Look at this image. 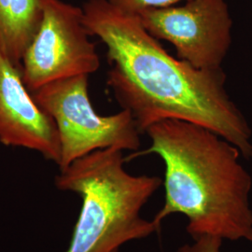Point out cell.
Instances as JSON below:
<instances>
[{
  "instance_id": "cell-5",
  "label": "cell",
  "mask_w": 252,
  "mask_h": 252,
  "mask_svg": "<svg viewBox=\"0 0 252 252\" xmlns=\"http://www.w3.org/2000/svg\"><path fill=\"white\" fill-rule=\"evenodd\" d=\"M90 36L82 8L62 0H43L40 26L21 63L28 91L33 93L53 81L97 71L99 56Z\"/></svg>"
},
{
  "instance_id": "cell-4",
  "label": "cell",
  "mask_w": 252,
  "mask_h": 252,
  "mask_svg": "<svg viewBox=\"0 0 252 252\" xmlns=\"http://www.w3.org/2000/svg\"><path fill=\"white\" fill-rule=\"evenodd\" d=\"M88 81L89 75H78L31 93L57 126L61 145L59 170L97 150L113 148L125 152L140 147L141 133L131 112L123 109L109 116L96 113L89 98Z\"/></svg>"
},
{
  "instance_id": "cell-7",
  "label": "cell",
  "mask_w": 252,
  "mask_h": 252,
  "mask_svg": "<svg viewBox=\"0 0 252 252\" xmlns=\"http://www.w3.org/2000/svg\"><path fill=\"white\" fill-rule=\"evenodd\" d=\"M0 142L41 154L57 165L61 145L54 119L36 103L21 70L0 51Z\"/></svg>"
},
{
  "instance_id": "cell-10",
  "label": "cell",
  "mask_w": 252,
  "mask_h": 252,
  "mask_svg": "<svg viewBox=\"0 0 252 252\" xmlns=\"http://www.w3.org/2000/svg\"><path fill=\"white\" fill-rule=\"evenodd\" d=\"M193 240V243L183 245L176 252H220L223 239L215 235H203Z\"/></svg>"
},
{
  "instance_id": "cell-3",
  "label": "cell",
  "mask_w": 252,
  "mask_h": 252,
  "mask_svg": "<svg viewBox=\"0 0 252 252\" xmlns=\"http://www.w3.org/2000/svg\"><path fill=\"white\" fill-rule=\"evenodd\" d=\"M124 151L97 150L61 169L55 185L79 194L82 201L66 252H113L124 244L143 239L159 228L140 215L161 187L156 176H133L125 169Z\"/></svg>"
},
{
  "instance_id": "cell-2",
  "label": "cell",
  "mask_w": 252,
  "mask_h": 252,
  "mask_svg": "<svg viewBox=\"0 0 252 252\" xmlns=\"http://www.w3.org/2000/svg\"><path fill=\"white\" fill-rule=\"evenodd\" d=\"M145 134L151 146L131 158L156 154L164 163V204L153 220L187 217L193 239L215 235L252 243V176L239 162L240 151L204 126L164 120Z\"/></svg>"
},
{
  "instance_id": "cell-8",
  "label": "cell",
  "mask_w": 252,
  "mask_h": 252,
  "mask_svg": "<svg viewBox=\"0 0 252 252\" xmlns=\"http://www.w3.org/2000/svg\"><path fill=\"white\" fill-rule=\"evenodd\" d=\"M43 14V0H0V51L21 70Z\"/></svg>"
},
{
  "instance_id": "cell-6",
  "label": "cell",
  "mask_w": 252,
  "mask_h": 252,
  "mask_svg": "<svg viewBox=\"0 0 252 252\" xmlns=\"http://www.w3.org/2000/svg\"><path fill=\"white\" fill-rule=\"evenodd\" d=\"M138 16L152 36L175 47L178 58L199 69L222 67L233 42V20L225 0H188Z\"/></svg>"
},
{
  "instance_id": "cell-9",
  "label": "cell",
  "mask_w": 252,
  "mask_h": 252,
  "mask_svg": "<svg viewBox=\"0 0 252 252\" xmlns=\"http://www.w3.org/2000/svg\"><path fill=\"white\" fill-rule=\"evenodd\" d=\"M118 9L138 15L142 11L152 9H162L176 6L188 0H108Z\"/></svg>"
},
{
  "instance_id": "cell-11",
  "label": "cell",
  "mask_w": 252,
  "mask_h": 252,
  "mask_svg": "<svg viewBox=\"0 0 252 252\" xmlns=\"http://www.w3.org/2000/svg\"><path fill=\"white\" fill-rule=\"evenodd\" d=\"M119 252V251H116V252Z\"/></svg>"
},
{
  "instance_id": "cell-1",
  "label": "cell",
  "mask_w": 252,
  "mask_h": 252,
  "mask_svg": "<svg viewBox=\"0 0 252 252\" xmlns=\"http://www.w3.org/2000/svg\"><path fill=\"white\" fill-rule=\"evenodd\" d=\"M83 22L107 48L108 87L131 112L141 134L156 123L180 120L204 126L252 159V130L226 90L223 68L199 69L175 58L143 27L108 0H88Z\"/></svg>"
}]
</instances>
